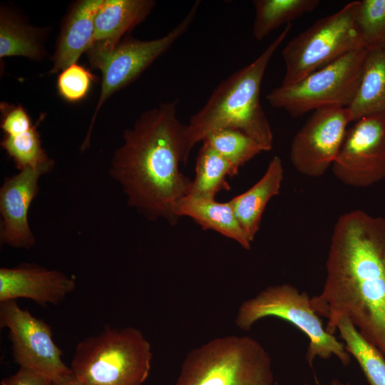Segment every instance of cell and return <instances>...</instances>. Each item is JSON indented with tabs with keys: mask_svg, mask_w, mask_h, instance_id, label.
<instances>
[{
	"mask_svg": "<svg viewBox=\"0 0 385 385\" xmlns=\"http://www.w3.org/2000/svg\"><path fill=\"white\" fill-rule=\"evenodd\" d=\"M321 293L310 303L334 334L342 317L385 357V218L357 209L337 219Z\"/></svg>",
	"mask_w": 385,
	"mask_h": 385,
	"instance_id": "obj_1",
	"label": "cell"
},
{
	"mask_svg": "<svg viewBox=\"0 0 385 385\" xmlns=\"http://www.w3.org/2000/svg\"><path fill=\"white\" fill-rule=\"evenodd\" d=\"M178 100L143 112L124 130L123 143L114 152L110 175L122 188L128 205L150 220L178 221L177 202L188 195L192 180L179 165L189 155L186 124L177 115Z\"/></svg>",
	"mask_w": 385,
	"mask_h": 385,
	"instance_id": "obj_2",
	"label": "cell"
},
{
	"mask_svg": "<svg viewBox=\"0 0 385 385\" xmlns=\"http://www.w3.org/2000/svg\"><path fill=\"white\" fill-rule=\"evenodd\" d=\"M292 29L283 31L252 62L220 83L208 100L186 124L185 146L188 155L192 148L212 132L237 129L271 150L273 134L260 103V86L267 65Z\"/></svg>",
	"mask_w": 385,
	"mask_h": 385,
	"instance_id": "obj_3",
	"label": "cell"
},
{
	"mask_svg": "<svg viewBox=\"0 0 385 385\" xmlns=\"http://www.w3.org/2000/svg\"><path fill=\"white\" fill-rule=\"evenodd\" d=\"M152 356L150 344L140 330L107 327L78 344L71 369L83 385H142Z\"/></svg>",
	"mask_w": 385,
	"mask_h": 385,
	"instance_id": "obj_4",
	"label": "cell"
},
{
	"mask_svg": "<svg viewBox=\"0 0 385 385\" xmlns=\"http://www.w3.org/2000/svg\"><path fill=\"white\" fill-rule=\"evenodd\" d=\"M272 359L256 339L230 335L190 351L175 385H273Z\"/></svg>",
	"mask_w": 385,
	"mask_h": 385,
	"instance_id": "obj_5",
	"label": "cell"
},
{
	"mask_svg": "<svg viewBox=\"0 0 385 385\" xmlns=\"http://www.w3.org/2000/svg\"><path fill=\"white\" fill-rule=\"evenodd\" d=\"M308 294L300 292L290 284L269 286L255 297L240 306L235 324L247 331L258 320L275 317L287 321L302 332L309 339L305 359L310 366L319 357L328 359L335 356L344 366L351 361L344 342L328 333L320 317L313 309Z\"/></svg>",
	"mask_w": 385,
	"mask_h": 385,
	"instance_id": "obj_6",
	"label": "cell"
},
{
	"mask_svg": "<svg viewBox=\"0 0 385 385\" xmlns=\"http://www.w3.org/2000/svg\"><path fill=\"white\" fill-rule=\"evenodd\" d=\"M367 51H351L294 84L280 85L267 95V101L293 118L324 108H348L359 88Z\"/></svg>",
	"mask_w": 385,
	"mask_h": 385,
	"instance_id": "obj_7",
	"label": "cell"
},
{
	"mask_svg": "<svg viewBox=\"0 0 385 385\" xmlns=\"http://www.w3.org/2000/svg\"><path fill=\"white\" fill-rule=\"evenodd\" d=\"M359 1L322 18L289 41L282 51L285 73L282 86H290L357 49L365 48L356 28Z\"/></svg>",
	"mask_w": 385,
	"mask_h": 385,
	"instance_id": "obj_8",
	"label": "cell"
},
{
	"mask_svg": "<svg viewBox=\"0 0 385 385\" xmlns=\"http://www.w3.org/2000/svg\"><path fill=\"white\" fill-rule=\"evenodd\" d=\"M199 5L200 1L195 2L187 15L162 37L147 41L126 37L113 48L93 43L88 50L86 53L89 63L92 68L101 71L102 79L100 96L82 149L89 145L93 123L103 104L115 92L138 78L188 30Z\"/></svg>",
	"mask_w": 385,
	"mask_h": 385,
	"instance_id": "obj_9",
	"label": "cell"
},
{
	"mask_svg": "<svg viewBox=\"0 0 385 385\" xmlns=\"http://www.w3.org/2000/svg\"><path fill=\"white\" fill-rule=\"evenodd\" d=\"M0 326L9 330L14 361L53 381L73 374L62 361V351L50 326L19 307L16 300L0 302Z\"/></svg>",
	"mask_w": 385,
	"mask_h": 385,
	"instance_id": "obj_10",
	"label": "cell"
},
{
	"mask_svg": "<svg viewBox=\"0 0 385 385\" xmlns=\"http://www.w3.org/2000/svg\"><path fill=\"white\" fill-rule=\"evenodd\" d=\"M332 172L343 184L366 188L385 179V114L355 121L346 130Z\"/></svg>",
	"mask_w": 385,
	"mask_h": 385,
	"instance_id": "obj_11",
	"label": "cell"
},
{
	"mask_svg": "<svg viewBox=\"0 0 385 385\" xmlns=\"http://www.w3.org/2000/svg\"><path fill=\"white\" fill-rule=\"evenodd\" d=\"M351 121L347 108L314 111L291 143L289 158L295 170L309 177L323 175L335 160Z\"/></svg>",
	"mask_w": 385,
	"mask_h": 385,
	"instance_id": "obj_12",
	"label": "cell"
},
{
	"mask_svg": "<svg viewBox=\"0 0 385 385\" xmlns=\"http://www.w3.org/2000/svg\"><path fill=\"white\" fill-rule=\"evenodd\" d=\"M52 168H26L5 178L0 188V243L30 249L36 238L29 224V210L38 192L40 178Z\"/></svg>",
	"mask_w": 385,
	"mask_h": 385,
	"instance_id": "obj_13",
	"label": "cell"
},
{
	"mask_svg": "<svg viewBox=\"0 0 385 385\" xmlns=\"http://www.w3.org/2000/svg\"><path fill=\"white\" fill-rule=\"evenodd\" d=\"M75 287L74 277L37 265L24 263L0 269V302L26 298L43 306L57 304Z\"/></svg>",
	"mask_w": 385,
	"mask_h": 385,
	"instance_id": "obj_14",
	"label": "cell"
},
{
	"mask_svg": "<svg viewBox=\"0 0 385 385\" xmlns=\"http://www.w3.org/2000/svg\"><path fill=\"white\" fill-rule=\"evenodd\" d=\"M103 0L76 3L66 16L53 56L51 73L76 63L93 43L94 20Z\"/></svg>",
	"mask_w": 385,
	"mask_h": 385,
	"instance_id": "obj_15",
	"label": "cell"
},
{
	"mask_svg": "<svg viewBox=\"0 0 385 385\" xmlns=\"http://www.w3.org/2000/svg\"><path fill=\"white\" fill-rule=\"evenodd\" d=\"M283 178L282 160L275 155L270 161L263 176L252 187L230 200L242 230L251 242L260 229L267 203L279 193Z\"/></svg>",
	"mask_w": 385,
	"mask_h": 385,
	"instance_id": "obj_16",
	"label": "cell"
},
{
	"mask_svg": "<svg viewBox=\"0 0 385 385\" xmlns=\"http://www.w3.org/2000/svg\"><path fill=\"white\" fill-rule=\"evenodd\" d=\"M155 5L153 0H103L95 16L93 43L115 47L125 33L146 19Z\"/></svg>",
	"mask_w": 385,
	"mask_h": 385,
	"instance_id": "obj_17",
	"label": "cell"
},
{
	"mask_svg": "<svg viewBox=\"0 0 385 385\" xmlns=\"http://www.w3.org/2000/svg\"><path fill=\"white\" fill-rule=\"evenodd\" d=\"M175 215L192 218L203 230H212L232 239L244 249H251V242L242 230L230 201L217 202L190 195L182 197L176 204Z\"/></svg>",
	"mask_w": 385,
	"mask_h": 385,
	"instance_id": "obj_18",
	"label": "cell"
},
{
	"mask_svg": "<svg viewBox=\"0 0 385 385\" xmlns=\"http://www.w3.org/2000/svg\"><path fill=\"white\" fill-rule=\"evenodd\" d=\"M352 121L385 114V47L368 50L356 93L347 108Z\"/></svg>",
	"mask_w": 385,
	"mask_h": 385,
	"instance_id": "obj_19",
	"label": "cell"
},
{
	"mask_svg": "<svg viewBox=\"0 0 385 385\" xmlns=\"http://www.w3.org/2000/svg\"><path fill=\"white\" fill-rule=\"evenodd\" d=\"M228 160L205 143L199 150L195 163V175L188 195L215 199L222 190H230L227 178L238 174Z\"/></svg>",
	"mask_w": 385,
	"mask_h": 385,
	"instance_id": "obj_20",
	"label": "cell"
},
{
	"mask_svg": "<svg viewBox=\"0 0 385 385\" xmlns=\"http://www.w3.org/2000/svg\"><path fill=\"white\" fill-rule=\"evenodd\" d=\"M337 330L346 351L358 362L370 385H385V357L380 350L364 337L346 317L337 323Z\"/></svg>",
	"mask_w": 385,
	"mask_h": 385,
	"instance_id": "obj_21",
	"label": "cell"
},
{
	"mask_svg": "<svg viewBox=\"0 0 385 385\" xmlns=\"http://www.w3.org/2000/svg\"><path fill=\"white\" fill-rule=\"evenodd\" d=\"M252 34L261 41L272 31L315 9L318 0H255Z\"/></svg>",
	"mask_w": 385,
	"mask_h": 385,
	"instance_id": "obj_22",
	"label": "cell"
},
{
	"mask_svg": "<svg viewBox=\"0 0 385 385\" xmlns=\"http://www.w3.org/2000/svg\"><path fill=\"white\" fill-rule=\"evenodd\" d=\"M38 34L9 9L0 12V57L24 56L38 60L43 56Z\"/></svg>",
	"mask_w": 385,
	"mask_h": 385,
	"instance_id": "obj_23",
	"label": "cell"
},
{
	"mask_svg": "<svg viewBox=\"0 0 385 385\" xmlns=\"http://www.w3.org/2000/svg\"><path fill=\"white\" fill-rule=\"evenodd\" d=\"M228 160L237 170L264 148L242 131L234 128L216 130L202 141Z\"/></svg>",
	"mask_w": 385,
	"mask_h": 385,
	"instance_id": "obj_24",
	"label": "cell"
},
{
	"mask_svg": "<svg viewBox=\"0 0 385 385\" xmlns=\"http://www.w3.org/2000/svg\"><path fill=\"white\" fill-rule=\"evenodd\" d=\"M37 125L36 123L31 130L22 134L4 135L1 142V148L19 170L26 168H53V160L41 145Z\"/></svg>",
	"mask_w": 385,
	"mask_h": 385,
	"instance_id": "obj_25",
	"label": "cell"
},
{
	"mask_svg": "<svg viewBox=\"0 0 385 385\" xmlns=\"http://www.w3.org/2000/svg\"><path fill=\"white\" fill-rule=\"evenodd\" d=\"M355 21L366 49L385 47V0L359 1Z\"/></svg>",
	"mask_w": 385,
	"mask_h": 385,
	"instance_id": "obj_26",
	"label": "cell"
},
{
	"mask_svg": "<svg viewBox=\"0 0 385 385\" xmlns=\"http://www.w3.org/2000/svg\"><path fill=\"white\" fill-rule=\"evenodd\" d=\"M94 76L88 69L79 64H72L61 71L57 79L60 96L67 101L78 102L88 94Z\"/></svg>",
	"mask_w": 385,
	"mask_h": 385,
	"instance_id": "obj_27",
	"label": "cell"
},
{
	"mask_svg": "<svg viewBox=\"0 0 385 385\" xmlns=\"http://www.w3.org/2000/svg\"><path fill=\"white\" fill-rule=\"evenodd\" d=\"M2 113L0 127L4 135L14 136L31 130L33 125L30 116L21 105L1 103Z\"/></svg>",
	"mask_w": 385,
	"mask_h": 385,
	"instance_id": "obj_28",
	"label": "cell"
},
{
	"mask_svg": "<svg viewBox=\"0 0 385 385\" xmlns=\"http://www.w3.org/2000/svg\"><path fill=\"white\" fill-rule=\"evenodd\" d=\"M1 385H53V381L31 369L19 367L13 375L3 379Z\"/></svg>",
	"mask_w": 385,
	"mask_h": 385,
	"instance_id": "obj_29",
	"label": "cell"
},
{
	"mask_svg": "<svg viewBox=\"0 0 385 385\" xmlns=\"http://www.w3.org/2000/svg\"><path fill=\"white\" fill-rule=\"evenodd\" d=\"M53 385H83L73 374L66 375L58 380L53 381Z\"/></svg>",
	"mask_w": 385,
	"mask_h": 385,
	"instance_id": "obj_30",
	"label": "cell"
},
{
	"mask_svg": "<svg viewBox=\"0 0 385 385\" xmlns=\"http://www.w3.org/2000/svg\"><path fill=\"white\" fill-rule=\"evenodd\" d=\"M330 385H351V384L349 383L342 382L338 379H333L331 381Z\"/></svg>",
	"mask_w": 385,
	"mask_h": 385,
	"instance_id": "obj_31",
	"label": "cell"
}]
</instances>
